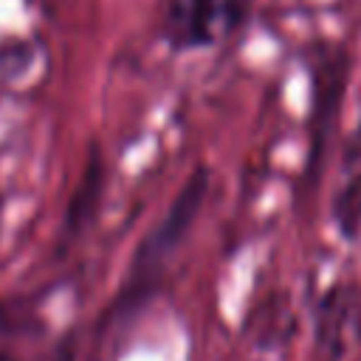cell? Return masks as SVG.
Masks as SVG:
<instances>
[{"mask_svg": "<svg viewBox=\"0 0 361 361\" xmlns=\"http://www.w3.org/2000/svg\"><path fill=\"white\" fill-rule=\"evenodd\" d=\"M206 192H209V169L200 164L192 169V175L186 178V183L180 186V192L175 195V200L169 203L164 217L155 223V228L138 243V248L133 254L127 285L116 305L133 307V305H141L147 296H152L158 276L164 274L169 257L178 251V245L189 234V228L206 200Z\"/></svg>", "mask_w": 361, "mask_h": 361, "instance_id": "cell-1", "label": "cell"}, {"mask_svg": "<svg viewBox=\"0 0 361 361\" xmlns=\"http://www.w3.org/2000/svg\"><path fill=\"white\" fill-rule=\"evenodd\" d=\"M102 189H104V161H102L99 144H93L87 152V161H85V172L68 200V209H65V223H62L65 237H76L93 220L99 200H102Z\"/></svg>", "mask_w": 361, "mask_h": 361, "instance_id": "cell-2", "label": "cell"}, {"mask_svg": "<svg viewBox=\"0 0 361 361\" xmlns=\"http://www.w3.org/2000/svg\"><path fill=\"white\" fill-rule=\"evenodd\" d=\"M220 0H178L169 14L175 48H200L214 37Z\"/></svg>", "mask_w": 361, "mask_h": 361, "instance_id": "cell-3", "label": "cell"}, {"mask_svg": "<svg viewBox=\"0 0 361 361\" xmlns=\"http://www.w3.org/2000/svg\"><path fill=\"white\" fill-rule=\"evenodd\" d=\"M336 220L341 223V231L344 234H355L358 226H361V175H355L344 192L338 195L336 200Z\"/></svg>", "mask_w": 361, "mask_h": 361, "instance_id": "cell-4", "label": "cell"}, {"mask_svg": "<svg viewBox=\"0 0 361 361\" xmlns=\"http://www.w3.org/2000/svg\"><path fill=\"white\" fill-rule=\"evenodd\" d=\"M0 361H17V358H14L8 350H0Z\"/></svg>", "mask_w": 361, "mask_h": 361, "instance_id": "cell-5", "label": "cell"}, {"mask_svg": "<svg viewBox=\"0 0 361 361\" xmlns=\"http://www.w3.org/2000/svg\"><path fill=\"white\" fill-rule=\"evenodd\" d=\"M0 209H3V200H0Z\"/></svg>", "mask_w": 361, "mask_h": 361, "instance_id": "cell-6", "label": "cell"}]
</instances>
